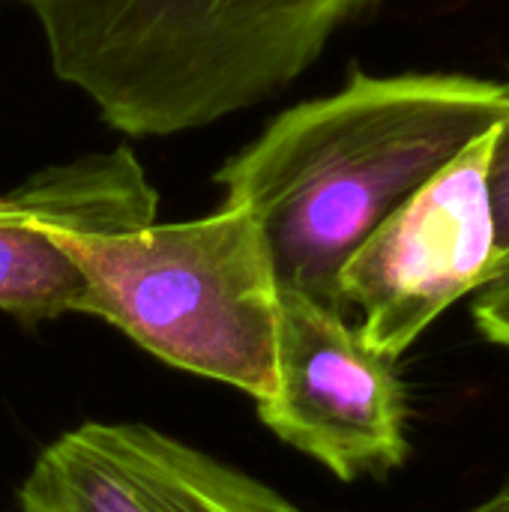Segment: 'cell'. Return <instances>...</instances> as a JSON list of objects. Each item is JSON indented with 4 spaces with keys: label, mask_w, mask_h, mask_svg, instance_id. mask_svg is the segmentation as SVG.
I'll list each match as a JSON object with an SVG mask.
<instances>
[{
    "label": "cell",
    "mask_w": 509,
    "mask_h": 512,
    "mask_svg": "<svg viewBox=\"0 0 509 512\" xmlns=\"http://www.w3.org/2000/svg\"><path fill=\"white\" fill-rule=\"evenodd\" d=\"M471 318L492 345L509 351V276L483 285L471 297Z\"/></svg>",
    "instance_id": "9c48e42d"
},
{
    "label": "cell",
    "mask_w": 509,
    "mask_h": 512,
    "mask_svg": "<svg viewBox=\"0 0 509 512\" xmlns=\"http://www.w3.org/2000/svg\"><path fill=\"white\" fill-rule=\"evenodd\" d=\"M51 237L84 276L81 315L255 402L273 390L279 279L246 207L222 204L201 219L120 231L51 225Z\"/></svg>",
    "instance_id": "3957f363"
},
{
    "label": "cell",
    "mask_w": 509,
    "mask_h": 512,
    "mask_svg": "<svg viewBox=\"0 0 509 512\" xmlns=\"http://www.w3.org/2000/svg\"><path fill=\"white\" fill-rule=\"evenodd\" d=\"M51 69L129 138L246 111L297 81L378 0H24Z\"/></svg>",
    "instance_id": "7a4b0ae2"
},
{
    "label": "cell",
    "mask_w": 509,
    "mask_h": 512,
    "mask_svg": "<svg viewBox=\"0 0 509 512\" xmlns=\"http://www.w3.org/2000/svg\"><path fill=\"white\" fill-rule=\"evenodd\" d=\"M495 132V129H492ZM492 132L408 195L348 258L339 276L360 336L399 360L447 309L492 282L495 222L486 165Z\"/></svg>",
    "instance_id": "277c9868"
},
{
    "label": "cell",
    "mask_w": 509,
    "mask_h": 512,
    "mask_svg": "<svg viewBox=\"0 0 509 512\" xmlns=\"http://www.w3.org/2000/svg\"><path fill=\"white\" fill-rule=\"evenodd\" d=\"M509 111V84L465 72H351L330 96L282 111L216 183L246 207L279 288L342 315L339 276L363 240Z\"/></svg>",
    "instance_id": "6da1fadb"
},
{
    "label": "cell",
    "mask_w": 509,
    "mask_h": 512,
    "mask_svg": "<svg viewBox=\"0 0 509 512\" xmlns=\"http://www.w3.org/2000/svg\"><path fill=\"white\" fill-rule=\"evenodd\" d=\"M465 512H509V477L492 495H486L480 504H474L471 510Z\"/></svg>",
    "instance_id": "30bf717a"
},
{
    "label": "cell",
    "mask_w": 509,
    "mask_h": 512,
    "mask_svg": "<svg viewBox=\"0 0 509 512\" xmlns=\"http://www.w3.org/2000/svg\"><path fill=\"white\" fill-rule=\"evenodd\" d=\"M261 423L339 480L381 477L408 459V399L396 360L369 348L348 315L279 288L276 378Z\"/></svg>",
    "instance_id": "5b68a950"
},
{
    "label": "cell",
    "mask_w": 509,
    "mask_h": 512,
    "mask_svg": "<svg viewBox=\"0 0 509 512\" xmlns=\"http://www.w3.org/2000/svg\"><path fill=\"white\" fill-rule=\"evenodd\" d=\"M18 512H303L267 483L144 423H84L54 438Z\"/></svg>",
    "instance_id": "8992f818"
},
{
    "label": "cell",
    "mask_w": 509,
    "mask_h": 512,
    "mask_svg": "<svg viewBox=\"0 0 509 512\" xmlns=\"http://www.w3.org/2000/svg\"><path fill=\"white\" fill-rule=\"evenodd\" d=\"M0 3H3V0H0Z\"/></svg>",
    "instance_id": "8fae6325"
},
{
    "label": "cell",
    "mask_w": 509,
    "mask_h": 512,
    "mask_svg": "<svg viewBox=\"0 0 509 512\" xmlns=\"http://www.w3.org/2000/svg\"><path fill=\"white\" fill-rule=\"evenodd\" d=\"M156 189L129 147L48 165L0 195V312L45 321L84 309L87 285L54 243L60 231L150 225Z\"/></svg>",
    "instance_id": "52a82bcc"
},
{
    "label": "cell",
    "mask_w": 509,
    "mask_h": 512,
    "mask_svg": "<svg viewBox=\"0 0 509 512\" xmlns=\"http://www.w3.org/2000/svg\"><path fill=\"white\" fill-rule=\"evenodd\" d=\"M486 186H489V207L495 222V264H492V282H495L509 276V111L492 132Z\"/></svg>",
    "instance_id": "ba28073f"
}]
</instances>
